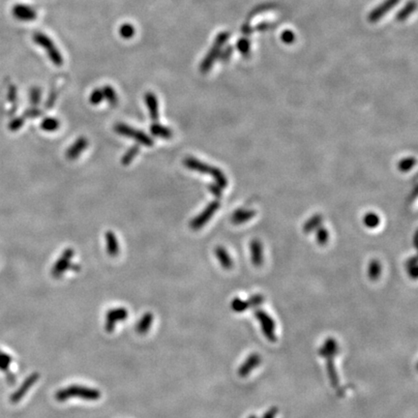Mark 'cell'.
Instances as JSON below:
<instances>
[{
    "instance_id": "34",
    "label": "cell",
    "mask_w": 418,
    "mask_h": 418,
    "mask_svg": "<svg viewBox=\"0 0 418 418\" xmlns=\"http://www.w3.org/2000/svg\"><path fill=\"white\" fill-rule=\"evenodd\" d=\"M316 239L319 245H325L329 239L328 231L325 228L318 227L316 230Z\"/></svg>"
},
{
    "instance_id": "15",
    "label": "cell",
    "mask_w": 418,
    "mask_h": 418,
    "mask_svg": "<svg viewBox=\"0 0 418 418\" xmlns=\"http://www.w3.org/2000/svg\"><path fill=\"white\" fill-rule=\"evenodd\" d=\"M88 146V140L86 138L81 137L77 139L66 151V157L69 160H75L77 159L81 153L85 150Z\"/></svg>"
},
{
    "instance_id": "45",
    "label": "cell",
    "mask_w": 418,
    "mask_h": 418,
    "mask_svg": "<svg viewBox=\"0 0 418 418\" xmlns=\"http://www.w3.org/2000/svg\"><path fill=\"white\" fill-rule=\"evenodd\" d=\"M23 119L22 118H16L14 121H12L11 123V129L12 130H17L19 129L22 125H23Z\"/></svg>"
},
{
    "instance_id": "3",
    "label": "cell",
    "mask_w": 418,
    "mask_h": 418,
    "mask_svg": "<svg viewBox=\"0 0 418 418\" xmlns=\"http://www.w3.org/2000/svg\"><path fill=\"white\" fill-rule=\"evenodd\" d=\"M229 37H230V33L227 32V31L220 32L216 36L215 41H214V43H213L210 50L206 53L205 57L202 59L201 63L200 65V71H201V73L206 74V73H208L210 71V69L214 65L216 59L221 54L222 47L228 42Z\"/></svg>"
},
{
    "instance_id": "21",
    "label": "cell",
    "mask_w": 418,
    "mask_h": 418,
    "mask_svg": "<svg viewBox=\"0 0 418 418\" xmlns=\"http://www.w3.org/2000/svg\"><path fill=\"white\" fill-rule=\"evenodd\" d=\"M256 215V211L252 209H237L232 216V222L234 225H240L253 219Z\"/></svg>"
},
{
    "instance_id": "11",
    "label": "cell",
    "mask_w": 418,
    "mask_h": 418,
    "mask_svg": "<svg viewBox=\"0 0 418 418\" xmlns=\"http://www.w3.org/2000/svg\"><path fill=\"white\" fill-rule=\"evenodd\" d=\"M261 363H262L261 354L258 352L251 353L245 359V361L242 363V365L238 368V370H237L238 376L241 378L248 377L252 373L253 370L257 369L261 365Z\"/></svg>"
},
{
    "instance_id": "39",
    "label": "cell",
    "mask_w": 418,
    "mask_h": 418,
    "mask_svg": "<svg viewBox=\"0 0 418 418\" xmlns=\"http://www.w3.org/2000/svg\"><path fill=\"white\" fill-rule=\"evenodd\" d=\"M41 100V90L39 88H32L30 91V103L34 106L38 105Z\"/></svg>"
},
{
    "instance_id": "19",
    "label": "cell",
    "mask_w": 418,
    "mask_h": 418,
    "mask_svg": "<svg viewBox=\"0 0 418 418\" xmlns=\"http://www.w3.org/2000/svg\"><path fill=\"white\" fill-rule=\"evenodd\" d=\"M105 237H106L107 253L112 258L118 256V254H119V243H118L117 235L113 232L110 231V232L106 233Z\"/></svg>"
},
{
    "instance_id": "18",
    "label": "cell",
    "mask_w": 418,
    "mask_h": 418,
    "mask_svg": "<svg viewBox=\"0 0 418 418\" xmlns=\"http://www.w3.org/2000/svg\"><path fill=\"white\" fill-rule=\"evenodd\" d=\"M154 316L151 312L144 313L136 324V332L139 335H145L151 328Z\"/></svg>"
},
{
    "instance_id": "22",
    "label": "cell",
    "mask_w": 418,
    "mask_h": 418,
    "mask_svg": "<svg viewBox=\"0 0 418 418\" xmlns=\"http://www.w3.org/2000/svg\"><path fill=\"white\" fill-rule=\"evenodd\" d=\"M325 359H326V371H327V376H328L330 385L332 387L336 388L339 385V377L334 363V356H328V357H325Z\"/></svg>"
},
{
    "instance_id": "1",
    "label": "cell",
    "mask_w": 418,
    "mask_h": 418,
    "mask_svg": "<svg viewBox=\"0 0 418 418\" xmlns=\"http://www.w3.org/2000/svg\"><path fill=\"white\" fill-rule=\"evenodd\" d=\"M101 396L102 394L98 389L84 386V385H69L65 388L59 389L55 393L56 401L61 403L74 398H78L85 401H97L101 398Z\"/></svg>"
},
{
    "instance_id": "5",
    "label": "cell",
    "mask_w": 418,
    "mask_h": 418,
    "mask_svg": "<svg viewBox=\"0 0 418 418\" xmlns=\"http://www.w3.org/2000/svg\"><path fill=\"white\" fill-rule=\"evenodd\" d=\"M254 315L260 322L263 334L269 342H275L276 337V324L274 319L264 310L256 308Z\"/></svg>"
},
{
    "instance_id": "32",
    "label": "cell",
    "mask_w": 418,
    "mask_h": 418,
    "mask_svg": "<svg viewBox=\"0 0 418 418\" xmlns=\"http://www.w3.org/2000/svg\"><path fill=\"white\" fill-rule=\"evenodd\" d=\"M136 33V29L134 27V25L130 24V23H123L120 27H119V35L123 38V39H131L132 37H134Z\"/></svg>"
},
{
    "instance_id": "26",
    "label": "cell",
    "mask_w": 418,
    "mask_h": 418,
    "mask_svg": "<svg viewBox=\"0 0 418 418\" xmlns=\"http://www.w3.org/2000/svg\"><path fill=\"white\" fill-rule=\"evenodd\" d=\"M231 308L235 313H243L246 310L250 309V305L248 300H243L239 297H234L231 302Z\"/></svg>"
},
{
    "instance_id": "17",
    "label": "cell",
    "mask_w": 418,
    "mask_h": 418,
    "mask_svg": "<svg viewBox=\"0 0 418 418\" xmlns=\"http://www.w3.org/2000/svg\"><path fill=\"white\" fill-rule=\"evenodd\" d=\"M145 104L148 108L149 115L151 119L156 122L159 119V105H158V99L156 95L152 92H146L144 96Z\"/></svg>"
},
{
    "instance_id": "40",
    "label": "cell",
    "mask_w": 418,
    "mask_h": 418,
    "mask_svg": "<svg viewBox=\"0 0 418 418\" xmlns=\"http://www.w3.org/2000/svg\"><path fill=\"white\" fill-rule=\"evenodd\" d=\"M12 358L10 355L4 354L0 352V368L3 370H7V368H9L10 364H11Z\"/></svg>"
},
{
    "instance_id": "30",
    "label": "cell",
    "mask_w": 418,
    "mask_h": 418,
    "mask_svg": "<svg viewBox=\"0 0 418 418\" xmlns=\"http://www.w3.org/2000/svg\"><path fill=\"white\" fill-rule=\"evenodd\" d=\"M363 223H364V225L367 228H369V229H375V228H377L380 225L381 219H380V217H379L378 214H376L374 212H369V213H367L364 216Z\"/></svg>"
},
{
    "instance_id": "24",
    "label": "cell",
    "mask_w": 418,
    "mask_h": 418,
    "mask_svg": "<svg viewBox=\"0 0 418 418\" xmlns=\"http://www.w3.org/2000/svg\"><path fill=\"white\" fill-rule=\"evenodd\" d=\"M321 223H322V216L319 214L314 215L311 219H309L305 223V225L303 227V231L305 234H310V233L316 231L318 227H320Z\"/></svg>"
},
{
    "instance_id": "23",
    "label": "cell",
    "mask_w": 418,
    "mask_h": 418,
    "mask_svg": "<svg viewBox=\"0 0 418 418\" xmlns=\"http://www.w3.org/2000/svg\"><path fill=\"white\" fill-rule=\"evenodd\" d=\"M150 132L155 137L162 138V139H168L172 137V131L171 130H169L168 128H167L161 124H158V123H154L151 125Z\"/></svg>"
},
{
    "instance_id": "28",
    "label": "cell",
    "mask_w": 418,
    "mask_h": 418,
    "mask_svg": "<svg viewBox=\"0 0 418 418\" xmlns=\"http://www.w3.org/2000/svg\"><path fill=\"white\" fill-rule=\"evenodd\" d=\"M417 8V3L415 1H410L409 3L406 4V6L399 11V13L397 14V19L399 21H403L405 19H407L411 14H413L415 12Z\"/></svg>"
},
{
    "instance_id": "16",
    "label": "cell",
    "mask_w": 418,
    "mask_h": 418,
    "mask_svg": "<svg viewBox=\"0 0 418 418\" xmlns=\"http://www.w3.org/2000/svg\"><path fill=\"white\" fill-rule=\"evenodd\" d=\"M338 351H339V346H338L337 341L334 338L329 337L324 341V343L320 347L318 353L321 357L325 358L328 356H334L335 357L336 354L338 353Z\"/></svg>"
},
{
    "instance_id": "25",
    "label": "cell",
    "mask_w": 418,
    "mask_h": 418,
    "mask_svg": "<svg viewBox=\"0 0 418 418\" xmlns=\"http://www.w3.org/2000/svg\"><path fill=\"white\" fill-rule=\"evenodd\" d=\"M382 265L378 260H372L368 267V277L372 281H377L382 275Z\"/></svg>"
},
{
    "instance_id": "33",
    "label": "cell",
    "mask_w": 418,
    "mask_h": 418,
    "mask_svg": "<svg viewBox=\"0 0 418 418\" xmlns=\"http://www.w3.org/2000/svg\"><path fill=\"white\" fill-rule=\"evenodd\" d=\"M407 271L408 274L410 275V277L414 280L418 278V258L412 257L408 262H407Z\"/></svg>"
},
{
    "instance_id": "2",
    "label": "cell",
    "mask_w": 418,
    "mask_h": 418,
    "mask_svg": "<svg viewBox=\"0 0 418 418\" xmlns=\"http://www.w3.org/2000/svg\"><path fill=\"white\" fill-rule=\"evenodd\" d=\"M183 164L191 170H195L203 174H210L215 180V183L218 184L221 188H226L228 186L227 176L220 168L207 165L193 157H188L184 159Z\"/></svg>"
},
{
    "instance_id": "35",
    "label": "cell",
    "mask_w": 418,
    "mask_h": 418,
    "mask_svg": "<svg viewBox=\"0 0 418 418\" xmlns=\"http://www.w3.org/2000/svg\"><path fill=\"white\" fill-rule=\"evenodd\" d=\"M416 163H417V160L414 157H408V158H405V159L400 161L398 167L401 171L407 172L415 167Z\"/></svg>"
},
{
    "instance_id": "43",
    "label": "cell",
    "mask_w": 418,
    "mask_h": 418,
    "mask_svg": "<svg viewBox=\"0 0 418 418\" xmlns=\"http://www.w3.org/2000/svg\"><path fill=\"white\" fill-rule=\"evenodd\" d=\"M278 408H276V407H272V408L268 409V410L266 412V414L262 417V418H276L277 415H278Z\"/></svg>"
},
{
    "instance_id": "7",
    "label": "cell",
    "mask_w": 418,
    "mask_h": 418,
    "mask_svg": "<svg viewBox=\"0 0 418 418\" xmlns=\"http://www.w3.org/2000/svg\"><path fill=\"white\" fill-rule=\"evenodd\" d=\"M115 131L124 137L127 138H133L136 141H138L139 143L146 145V146H152L154 141L151 139L148 135H146L145 133H143L142 131L136 130L124 123H117L115 126Z\"/></svg>"
},
{
    "instance_id": "38",
    "label": "cell",
    "mask_w": 418,
    "mask_h": 418,
    "mask_svg": "<svg viewBox=\"0 0 418 418\" xmlns=\"http://www.w3.org/2000/svg\"><path fill=\"white\" fill-rule=\"evenodd\" d=\"M247 300L249 302L250 308L256 309L259 308V306H261L265 302V297L262 294H254Z\"/></svg>"
},
{
    "instance_id": "27",
    "label": "cell",
    "mask_w": 418,
    "mask_h": 418,
    "mask_svg": "<svg viewBox=\"0 0 418 418\" xmlns=\"http://www.w3.org/2000/svg\"><path fill=\"white\" fill-rule=\"evenodd\" d=\"M102 91H103V94H104V98L108 101V103L111 106L115 107V106L117 105V102H118L117 94L116 90L111 85L104 86L103 89H102Z\"/></svg>"
},
{
    "instance_id": "10",
    "label": "cell",
    "mask_w": 418,
    "mask_h": 418,
    "mask_svg": "<svg viewBox=\"0 0 418 418\" xmlns=\"http://www.w3.org/2000/svg\"><path fill=\"white\" fill-rule=\"evenodd\" d=\"M12 15L13 17L19 21H32L37 18L36 10L23 3H17L12 7Z\"/></svg>"
},
{
    "instance_id": "20",
    "label": "cell",
    "mask_w": 418,
    "mask_h": 418,
    "mask_svg": "<svg viewBox=\"0 0 418 418\" xmlns=\"http://www.w3.org/2000/svg\"><path fill=\"white\" fill-rule=\"evenodd\" d=\"M215 256L218 259L221 267L225 269H231L234 267V261L232 260L229 252L223 246H218L215 248Z\"/></svg>"
},
{
    "instance_id": "31",
    "label": "cell",
    "mask_w": 418,
    "mask_h": 418,
    "mask_svg": "<svg viewBox=\"0 0 418 418\" xmlns=\"http://www.w3.org/2000/svg\"><path fill=\"white\" fill-rule=\"evenodd\" d=\"M139 145H134L132 147H130L127 152L124 154V156L121 159V163L123 166H128L131 164V162L137 157V155L139 154Z\"/></svg>"
},
{
    "instance_id": "6",
    "label": "cell",
    "mask_w": 418,
    "mask_h": 418,
    "mask_svg": "<svg viewBox=\"0 0 418 418\" xmlns=\"http://www.w3.org/2000/svg\"><path fill=\"white\" fill-rule=\"evenodd\" d=\"M128 315V310L124 307L110 309L105 317V330L108 333H113L119 322L127 319Z\"/></svg>"
},
{
    "instance_id": "36",
    "label": "cell",
    "mask_w": 418,
    "mask_h": 418,
    "mask_svg": "<svg viewBox=\"0 0 418 418\" xmlns=\"http://www.w3.org/2000/svg\"><path fill=\"white\" fill-rule=\"evenodd\" d=\"M104 99L105 98H104L103 91L100 88H97V89L93 90L92 93L90 94V97H89V101H90V103L92 105H98V104L102 103Z\"/></svg>"
},
{
    "instance_id": "4",
    "label": "cell",
    "mask_w": 418,
    "mask_h": 418,
    "mask_svg": "<svg viewBox=\"0 0 418 418\" xmlns=\"http://www.w3.org/2000/svg\"><path fill=\"white\" fill-rule=\"evenodd\" d=\"M33 41L46 50L49 58L50 59L53 65L58 67L63 65L64 60H63L62 54L60 53L55 44L51 41V39L48 35L42 32H35L33 34Z\"/></svg>"
},
{
    "instance_id": "14",
    "label": "cell",
    "mask_w": 418,
    "mask_h": 418,
    "mask_svg": "<svg viewBox=\"0 0 418 418\" xmlns=\"http://www.w3.org/2000/svg\"><path fill=\"white\" fill-rule=\"evenodd\" d=\"M250 251H251V260L252 264L256 268L262 267L264 263V250H263V244L259 239H254L250 244Z\"/></svg>"
},
{
    "instance_id": "42",
    "label": "cell",
    "mask_w": 418,
    "mask_h": 418,
    "mask_svg": "<svg viewBox=\"0 0 418 418\" xmlns=\"http://www.w3.org/2000/svg\"><path fill=\"white\" fill-rule=\"evenodd\" d=\"M281 38H282V41H283L284 43H285V44H291V43L294 41L295 36H294V34H293L291 31H289V30H285V31H284V32L282 33Z\"/></svg>"
},
{
    "instance_id": "29",
    "label": "cell",
    "mask_w": 418,
    "mask_h": 418,
    "mask_svg": "<svg viewBox=\"0 0 418 418\" xmlns=\"http://www.w3.org/2000/svg\"><path fill=\"white\" fill-rule=\"evenodd\" d=\"M59 127H60V122L56 118L48 117L41 122V128L47 132L56 131Z\"/></svg>"
},
{
    "instance_id": "47",
    "label": "cell",
    "mask_w": 418,
    "mask_h": 418,
    "mask_svg": "<svg viewBox=\"0 0 418 418\" xmlns=\"http://www.w3.org/2000/svg\"><path fill=\"white\" fill-rule=\"evenodd\" d=\"M41 115H42V112H40L39 110H36V109H32V110L26 112V116L28 117H37Z\"/></svg>"
},
{
    "instance_id": "41",
    "label": "cell",
    "mask_w": 418,
    "mask_h": 418,
    "mask_svg": "<svg viewBox=\"0 0 418 418\" xmlns=\"http://www.w3.org/2000/svg\"><path fill=\"white\" fill-rule=\"evenodd\" d=\"M222 189L223 188H221L218 184H216V183H213V184H210L209 186H208V190L210 191V193L214 196V197H216L217 199H220L221 197H222Z\"/></svg>"
},
{
    "instance_id": "12",
    "label": "cell",
    "mask_w": 418,
    "mask_h": 418,
    "mask_svg": "<svg viewBox=\"0 0 418 418\" xmlns=\"http://www.w3.org/2000/svg\"><path fill=\"white\" fill-rule=\"evenodd\" d=\"M400 0H385L381 5L376 7L368 17L369 21L376 22L380 20L382 17H385L386 13H388L394 6H396L399 3Z\"/></svg>"
},
{
    "instance_id": "37",
    "label": "cell",
    "mask_w": 418,
    "mask_h": 418,
    "mask_svg": "<svg viewBox=\"0 0 418 418\" xmlns=\"http://www.w3.org/2000/svg\"><path fill=\"white\" fill-rule=\"evenodd\" d=\"M237 50L244 55V56H247V55H249V52H250V42L247 40V39H245V38H243V39H240L238 42H237Z\"/></svg>"
},
{
    "instance_id": "46",
    "label": "cell",
    "mask_w": 418,
    "mask_h": 418,
    "mask_svg": "<svg viewBox=\"0 0 418 418\" xmlns=\"http://www.w3.org/2000/svg\"><path fill=\"white\" fill-rule=\"evenodd\" d=\"M56 98H57V93L56 92H52L51 94H50V98H49V101H48V103H47V107L48 108H51L53 105H54V103H55V101H56Z\"/></svg>"
},
{
    "instance_id": "44",
    "label": "cell",
    "mask_w": 418,
    "mask_h": 418,
    "mask_svg": "<svg viewBox=\"0 0 418 418\" xmlns=\"http://www.w3.org/2000/svg\"><path fill=\"white\" fill-rule=\"evenodd\" d=\"M232 54H233L232 48H227V49H225V51L219 55V57L221 58L222 61H228L230 59V57L232 56Z\"/></svg>"
},
{
    "instance_id": "48",
    "label": "cell",
    "mask_w": 418,
    "mask_h": 418,
    "mask_svg": "<svg viewBox=\"0 0 418 418\" xmlns=\"http://www.w3.org/2000/svg\"><path fill=\"white\" fill-rule=\"evenodd\" d=\"M248 418H258L256 416H251V417H249Z\"/></svg>"
},
{
    "instance_id": "8",
    "label": "cell",
    "mask_w": 418,
    "mask_h": 418,
    "mask_svg": "<svg viewBox=\"0 0 418 418\" xmlns=\"http://www.w3.org/2000/svg\"><path fill=\"white\" fill-rule=\"evenodd\" d=\"M74 255H75V252L72 248H68L62 253V255L55 262V264L51 268L52 277L55 279L60 278L65 274L67 270L70 269Z\"/></svg>"
},
{
    "instance_id": "13",
    "label": "cell",
    "mask_w": 418,
    "mask_h": 418,
    "mask_svg": "<svg viewBox=\"0 0 418 418\" xmlns=\"http://www.w3.org/2000/svg\"><path fill=\"white\" fill-rule=\"evenodd\" d=\"M39 378H40V375L38 373H33L32 375H30L23 382V384L20 385V387L13 394V396H12V402H14V403L18 402L27 393V391L37 383V381L39 380Z\"/></svg>"
},
{
    "instance_id": "9",
    "label": "cell",
    "mask_w": 418,
    "mask_h": 418,
    "mask_svg": "<svg viewBox=\"0 0 418 418\" xmlns=\"http://www.w3.org/2000/svg\"><path fill=\"white\" fill-rule=\"evenodd\" d=\"M220 207V202L218 201H214L212 202H210L205 208L204 210L200 213L195 219H193L190 222V228L192 230L198 231L200 229H201L202 227L205 226V224L212 218V216L216 213V211L219 209Z\"/></svg>"
}]
</instances>
